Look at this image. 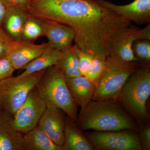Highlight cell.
<instances>
[{
	"label": "cell",
	"mask_w": 150,
	"mask_h": 150,
	"mask_svg": "<svg viewBox=\"0 0 150 150\" xmlns=\"http://www.w3.org/2000/svg\"><path fill=\"white\" fill-rule=\"evenodd\" d=\"M44 21L28 16L22 31L21 40L34 43L39 37L44 36Z\"/></svg>",
	"instance_id": "obj_21"
},
{
	"label": "cell",
	"mask_w": 150,
	"mask_h": 150,
	"mask_svg": "<svg viewBox=\"0 0 150 150\" xmlns=\"http://www.w3.org/2000/svg\"><path fill=\"white\" fill-rule=\"evenodd\" d=\"M46 107V102L40 96L35 87L14 114L13 123L17 130L21 133H27L35 128Z\"/></svg>",
	"instance_id": "obj_7"
},
{
	"label": "cell",
	"mask_w": 150,
	"mask_h": 150,
	"mask_svg": "<svg viewBox=\"0 0 150 150\" xmlns=\"http://www.w3.org/2000/svg\"><path fill=\"white\" fill-rule=\"evenodd\" d=\"M2 110L1 109V108L0 107V115H1V113H2Z\"/></svg>",
	"instance_id": "obj_30"
},
{
	"label": "cell",
	"mask_w": 150,
	"mask_h": 150,
	"mask_svg": "<svg viewBox=\"0 0 150 150\" xmlns=\"http://www.w3.org/2000/svg\"><path fill=\"white\" fill-rule=\"evenodd\" d=\"M7 6L27 12L30 0H3Z\"/></svg>",
	"instance_id": "obj_28"
},
{
	"label": "cell",
	"mask_w": 150,
	"mask_h": 150,
	"mask_svg": "<svg viewBox=\"0 0 150 150\" xmlns=\"http://www.w3.org/2000/svg\"><path fill=\"white\" fill-rule=\"evenodd\" d=\"M63 150H91V144L71 121H65Z\"/></svg>",
	"instance_id": "obj_19"
},
{
	"label": "cell",
	"mask_w": 150,
	"mask_h": 150,
	"mask_svg": "<svg viewBox=\"0 0 150 150\" xmlns=\"http://www.w3.org/2000/svg\"><path fill=\"white\" fill-rule=\"evenodd\" d=\"M95 1L131 22L139 24L150 23V0H134L124 5H118L106 0Z\"/></svg>",
	"instance_id": "obj_10"
},
{
	"label": "cell",
	"mask_w": 150,
	"mask_h": 150,
	"mask_svg": "<svg viewBox=\"0 0 150 150\" xmlns=\"http://www.w3.org/2000/svg\"><path fill=\"white\" fill-rule=\"evenodd\" d=\"M67 85L77 104L83 109L93 98L95 84L85 76L66 78Z\"/></svg>",
	"instance_id": "obj_15"
},
{
	"label": "cell",
	"mask_w": 150,
	"mask_h": 150,
	"mask_svg": "<svg viewBox=\"0 0 150 150\" xmlns=\"http://www.w3.org/2000/svg\"><path fill=\"white\" fill-rule=\"evenodd\" d=\"M141 145L142 149L145 150L150 149V128L146 126L141 132Z\"/></svg>",
	"instance_id": "obj_27"
},
{
	"label": "cell",
	"mask_w": 150,
	"mask_h": 150,
	"mask_svg": "<svg viewBox=\"0 0 150 150\" xmlns=\"http://www.w3.org/2000/svg\"><path fill=\"white\" fill-rule=\"evenodd\" d=\"M79 48L76 45L63 51L56 66L59 67L66 78L81 76L79 69Z\"/></svg>",
	"instance_id": "obj_20"
},
{
	"label": "cell",
	"mask_w": 150,
	"mask_h": 150,
	"mask_svg": "<svg viewBox=\"0 0 150 150\" xmlns=\"http://www.w3.org/2000/svg\"><path fill=\"white\" fill-rule=\"evenodd\" d=\"M7 6L3 0H0V29L2 28L3 20L6 12Z\"/></svg>",
	"instance_id": "obj_29"
},
{
	"label": "cell",
	"mask_w": 150,
	"mask_h": 150,
	"mask_svg": "<svg viewBox=\"0 0 150 150\" xmlns=\"http://www.w3.org/2000/svg\"><path fill=\"white\" fill-rule=\"evenodd\" d=\"M63 51L52 47L48 48L41 55L23 67L22 70H24V72L18 76L24 77L56 65Z\"/></svg>",
	"instance_id": "obj_18"
},
{
	"label": "cell",
	"mask_w": 150,
	"mask_h": 150,
	"mask_svg": "<svg viewBox=\"0 0 150 150\" xmlns=\"http://www.w3.org/2000/svg\"><path fill=\"white\" fill-rule=\"evenodd\" d=\"M136 64L109 55L104 71L95 84L92 99L104 101L118 99L126 81L137 69Z\"/></svg>",
	"instance_id": "obj_4"
},
{
	"label": "cell",
	"mask_w": 150,
	"mask_h": 150,
	"mask_svg": "<svg viewBox=\"0 0 150 150\" xmlns=\"http://www.w3.org/2000/svg\"><path fill=\"white\" fill-rule=\"evenodd\" d=\"M16 42L12 39L2 28L0 29V59L7 57Z\"/></svg>",
	"instance_id": "obj_24"
},
{
	"label": "cell",
	"mask_w": 150,
	"mask_h": 150,
	"mask_svg": "<svg viewBox=\"0 0 150 150\" xmlns=\"http://www.w3.org/2000/svg\"><path fill=\"white\" fill-rule=\"evenodd\" d=\"M94 146L99 149L110 150H142L141 141L131 132L122 131H100L86 134Z\"/></svg>",
	"instance_id": "obj_8"
},
{
	"label": "cell",
	"mask_w": 150,
	"mask_h": 150,
	"mask_svg": "<svg viewBox=\"0 0 150 150\" xmlns=\"http://www.w3.org/2000/svg\"><path fill=\"white\" fill-rule=\"evenodd\" d=\"M44 21V36L47 38L52 48L64 51L72 46L75 33L71 28L58 22Z\"/></svg>",
	"instance_id": "obj_13"
},
{
	"label": "cell",
	"mask_w": 150,
	"mask_h": 150,
	"mask_svg": "<svg viewBox=\"0 0 150 150\" xmlns=\"http://www.w3.org/2000/svg\"><path fill=\"white\" fill-rule=\"evenodd\" d=\"M51 47L48 43L35 44L22 40L16 41L7 58L15 69H22Z\"/></svg>",
	"instance_id": "obj_12"
},
{
	"label": "cell",
	"mask_w": 150,
	"mask_h": 150,
	"mask_svg": "<svg viewBox=\"0 0 150 150\" xmlns=\"http://www.w3.org/2000/svg\"><path fill=\"white\" fill-rule=\"evenodd\" d=\"M39 95L66 112L73 121L77 119V105L67 85L66 78L56 65L44 70L36 86Z\"/></svg>",
	"instance_id": "obj_3"
},
{
	"label": "cell",
	"mask_w": 150,
	"mask_h": 150,
	"mask_svg": "<svg viewBox=\"0 0 150 150\" xmlns=\"http://www.w3.org/2000/svg\"><path fill=\"white\" fill-rule=\"evenodd\" d=\"M135 56L140 62H150V40L139 39L134 42L132 46Z\"/></svg>",
	"instance_id": "obj_23"
},
{
	"label": "cell",
	"mask_w": 150,
	"mask_h": 150,
	"mask_svg": "<svg viewBox=\"0 0 150 150\" xmlns=\"http://www.w3.org/2000/svg\"><path fill=\"white\" fill-rule=\"evenodd\" d=\"M46 110L38 126L56 144L63 146L64 141L65 121L59 108L51 103H46Z\"/></svg>",
	"instance_id": "obj_11"
},
{
	"label": "cell",
	"mask_w": 150,
	"mask_h": 150,
	"mask_svg": "<svg viewBox=\"0 0 150 150\" xmlns=\"http://www.w3.org/2000/svg\"><path fill=\"white\" fill-rule=\"evenodd\" d=\"M23 137L14 126L13 116L3 111L0 115V150H22Z\"/></svg>",
	"instance_id": "obj_14"
},
{
	"label": "cell",
	"mask_w": 150,
	"mask_h": 150,
	"mask_svg": "<svg viewBox=\"0 0 150 150\" xmlns=\"http://www.w3.org/2000/svg\"><path fill=\"white\" fill-rule=\"evenodd\" d=\"M150 94V69L143 66L136 69L129 76L118 98L132 115L146 120L148 117L146 104Z\"/></svg>",
	"instance_id": "obj_5"
},
{
	"label": "cell",
	"mask_w": 150,
	"mask_h": 150,
	"mask_svg": "<svg viewBox=\"0 0 150 150\" xmlns=\"http://www.w3.org/2000/svg\"><path fill=\"white\" fill-rule=\"evenodd\" d=\"M7 6L3 20L2 28L14 40H21L23 25L28 17L27 12L20 9Z\"/></svg>",
	"instance_id": "obj_16"
},
{
	"label": "cell",
	"mask_w": 150,
	"mask_h": 150,
	"mask_svg": "<svg viewBox=\"0 0 150 150\" xmlns=\"http://www.w3.org/2000/svg\"><path fill=\"white\" fill-rule=\"evenodd\" d=\"M15 70L7 57L0 59V81L13 76Z\"/></svg>",
	"instance_id": "obj_26"
},
{
	"label": "cell",
	"mask_w": 150,
	"mask_h": 150,
	"mask_svg": "<svg viewBox=\"0 0 150 150\" xmlns=\"http://www.w3.org/2000/svg\"><path fill=\"white\" fill-rule=\"evenodd\" d=\"M22 150H63L38 126L23 137Z\"/></svg>",
	"instance_id": "obj_17"
},
{
	"label": "cell",
	"mask_w": 150,
	"mask_h": 150,
	"mask_svg": "<svg viewBox=\"0 0 150 150\" xmlns=\"http://www.w3.org/2000/svg\"><path fill=\"white\" fill-rule=\"evenodd\" d=\"M44 70L23 78L9 77L0 81V107L13 116L30 92L36 87Z\"/></svg>",
	"instance_id": "obj_6"
},
{
	"label": "cell",
	"mask_w": 150,
	"mask_h": 150,
	"mask_svg": "<svg viewBox=\"0 0 150 150\" xmlns=\"http://www.w3.org/2000/svg\"><path fill=\"white\" fill-rule=\"evenodd\" d=\"M108 56L102 54L94 56L91 65L85 76L95 84L104 71Z\"/></svg>",
	"instance_id": "obj_22"
},
{
	"label": "cell",
	"mask_w": 150,
	"mask_h": 150,
	"mask_svg": "<svg viewBox=\"0 0 150 150\" xmlns=\"http://www.w3.org/2000/svg\"><path fill=\"white\" fill-rule=\"evenodd\" d=\"M79 69L81 76H85L90 67L94 56L79 49Z\"/></svg>",
	"instance_id": "obj_25"
},
{
	"label": "cell",
	"mask_w": 150,
	"mask_h": 150,
	"mask_svg": "<svg viewBox=\"0 0 150 150\" xmlns=\"http://www.w3.org/2000/svg\"><path fill=\"white\" fill-rule=\"evenodd\" d=\"M27 12L71 28L75 45L94 56H109L118 35L131 25L95 0H30Z\"/></svg>",
	"instance_id": "obj_1"
},
{
	"label": "cell",
	"mask_w": 150,
	"mask_h": 150,
	"mask_svg": "<svg viewBox=\"0 0 150 150\" xmlns=\"http://www.w3.org/2000/svg\"><path fill=\"white\" fill-rule=\"evenodd\" d=\"M139 39L150 40V23L143 29L131 25L123 30L113 43L109 55L126 62H140L134 55L132 49L134 42Z\"/></svg>",
	"instance_id": "obj_9"
},
{
	"label": "cell",
	"mask_w": 150,
	"mask_h": 150,
	"mask_svg": "<svg viewBox=\"0 0 150 150\" xmlns=\"http://www.w3.org/2000/svg\"><path fill=\"white\" fill-rule=\"evenodd\" d=\"M112 100L91 101L77 119V127L81 130L99 131L137 130L130 116Z\"/></svg>",
	"instance_id": "obj_2"
}]
</instances>
